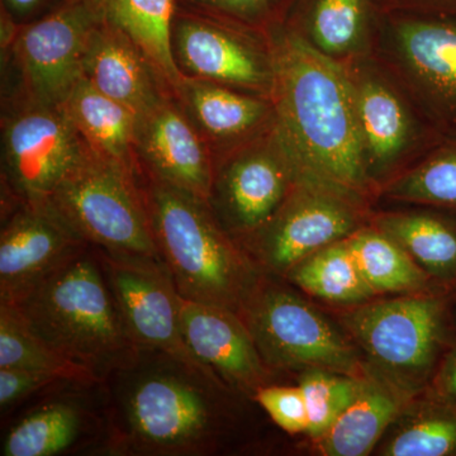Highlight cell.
<instances>
[{
    "mask_svg": "<svg viewBox=\"0 0 456 456\" xmlns=\"http://www.w3.org/2000/svg\"><path fill=\"white\" fill-rule=\"evenodd\" d=\"M340 66L355 112L362 164L377 202L380 189L445 141L404 86L371 53Z\"/></svg>",
    "mask_w": 456,
    "mask_h": 456,
    "instance_id": "7",
    "label": "cell"
},
{
    "mask_svg": "<svg viewBox=\"0 0 456 456\" xmlns=\"http://www.w3.org/2000/svg\"><path fill=\"white\" fill-rule=\"evenodd\" d=\"M2 200L45 202L89 146L61 104L3 97Z\"/></svg>",
    "mask_w": 456,
    "mask_h": 456,
    "instance_id": "11",
    "label": "cell"
},
{
    "mask_svg": "<svg viewBox=\"0 0 456 456\" xmlns=\"http://www.w3.org/2000/svg\"><path fill=\"white\" fill-rule=\"evenodd\" d=\"M94 248L132 341L200 364L183 338L182 296L163 261Z\"/></svg>",
    "mask_w": 456,
    "mask_h": 456,
    "instance_id": "15",
    "label": "cell"
},
{
    "mask_svg": "<svg viewBox=\"0 0 456 456\" xmlns=\"http://www.w3.org/2000/svg\"><path fill=\"white\" fill-rule=\"evenodd\" d=\"M254 401L281 430L292 435L307 432V407L301 387L270 384L256 392Z\"/></svg>",
    "mask_w": 456,
    "mask_h": 456,
    "instance_id": "34",
    "label": "cell"
},
{
    "mask_svg": "<svg viewBox=\"0 0 456 456\" xmlns=\"http://www.w3.org/2000/svg\"><path fill=\"white\" fill-rule=\"evenodd\" d=\"M374 206L370 224L397 241L446 292L456 288V215L421 206Z\"/></svg>",
    "mask_w": 456,
    "mask_h": 456,
    "instance_id": "22",
    "label": "cell"
},
{
    "mask_svg": "<svg viewBox=\"0 0 456 456\" xmlns=\"http://www.w3.org/2000/svg\"><path fill=\"white\" fill-rule=\"evenodd\" d=\"M8 305L42 341L86 369L99 384L139 351L92 245Z\"/></svg>",
    "mask_w": 456,
    "mask_h": 456,
    "instance_id": "4",
    "label": "cell"
},
{
    "mask_svg": "<svg viewBox=\"0 0 456 456\" xmlns=\"http://www.w3.org/2000/svg\"><path fill=\"white\" fill-rule=\"evenodd\" d=\"M279 279L263 273L240 316L266 367L274 374L312 369L364 374L362 353L346 330Z\"/></svg>",
    "mask_w": 456,
    "mask_h": 456,
    "instance_id": "9",
    "label": "cell"
},
{
    "mask_svg": "<svg viewBox=\"0 0 456 456\" xmlns=\"http://www.w3.org/2000/svg\"><path fill=\"white\" fill-rule=\"evenodd\" d=\"M187 11L226 20L260 33L284 25L288 0H179Z\"/></svg>",
    "mask_w": 456,
    "mask_h": 456,
    "instance_id": "33",
    "label": "cell"
},
{
    "mask_svg": "<svg viewBox=\"0 0 456 456\" xmlns=\"http://www.w3.org/2000/svg\"><path fill=\"white\" fill-rule=\"evenodd\" d=\"M303 169L277 123L216 161L207 202L228 235L242 241L278 212Z\"/></svg>",
    "mask_w": 456,
    "mask_h": 456,
    "instance_id": "12",
    "label": "cell"
},
{
    "mask_svg": "<svg viewBox=\"0 0 456 456\" xmlns=\"http://www.w3.org/2000/svg\"><path fill=\"white\" fill-rule=\"evenodd\" d=\"M450 312H452V326L456 334V288L450 293Z\"/></svg>",
    "mask_w": 456,
    "mask_h": 456,
    "instance_id": "39",
    "label": "cell"
},
{
    "mask_svg": "<svg viewBox=\"0 0 456 456\" xmlns=\"http://www.w3.org/2000/svg\"><path fill=\"white\" fill-rule=\"evenodd\" d=\"M75 384L55 375L18 368H0V408L2 412L38 393ZM83 386V384H82Z\"/></svg>",
    "mask_w": 456,
    "mask_h": 456,
    "instance_id": "35",
    "label": "cell"
},
{
    "mask_svg": "<svg viewBox=\"0 0 456 456\" xmlns=\"http://www.w3.org/2000/svg\"><path fill=\"white\" fill-rule=\"evenodd\" d=\"M275 64L278 126L305 169L375 203L341 66L321 56L287 25L268 32Z\"/></svg>",
    "mask_w": 456,
    "mask_h": 456,
    "instance_id": "2",
    "label": "cell"
},
{
    "mask_svg": "<svg viewBox=\"0 0 456 456\" xmlns=\"http://www.w3.org/2000/svg\"><path fill=\"white\" fill-rule=\"evenodd\" d=\"M171 53L183 77L209 80L273 99L274 53L268 33L197 12H178L171 22Z\"/></svg>",
    "mask_w": 456,
    "mask_h": 456,
    "instance_id": "14",
    "label": "cell"
},
{
    "mask_svg": "<svg viewBox=\"0 0 456 456\" xmlns=\"http://www.w3.org/2000/svg\"><path fill=\"white\" fill-rule=\"evenodd\" d=\"M383 437L382 455L456 456V407L425 391L407 404Z\"/></svg>",
    "mask_w": 456,
    "mask_h": 456,
    "instance_id": "28",
    "label": "cell"
},
{
    "mask_svg": "<svg viewBox=\"0 0 456 456\" xmlns=\"http://www.w3.org/2000/svg\"><path fill=\"white\" fill-rule=\"evenodd\" d=\"M159 257L188 301L242 308L263 273L203 198L137 174Z\"/></svg>",
    "mask_w": 456,
    "mask_h": 456,
    "instance_id": "3",
    "label": "cell"
},
{
    "mask_svg": "<svg viewBox=\"0 0 456 456\" xmlns=\"http://www.w3.org/2000/svg\"><path fill=\"white\" fill-rule=\"evenodd\" d=\"M341 325L367 358V367L408 395L428 391L456 341L450 293L402 294L370 301L342 314Z\"/></svg>",
    "mask_w": 456,
    "mask_h": 456,
    "instance_id": "5",
    "label": "cell"
},
{
    "mask_svg": "<svg viewBox=\"0 0 456 456\" xmlns=\"http://www.w3.org/2000/svg\"><path fill=\"white\" fill-rule=\"evenodd\" d=\"M99 22L127 36L175 95L183 75L171 53V22L178 0H86Z\"/></svg>",
    "mask_w": 456,
    "mask_h": 456,
    "instance_id": "25",
    "label": "cell"
},
{
    "mask_svg": "<svg viewBox=\"0 0 456 456\" xmlns=\"http://www.w3.org/2000/svg\"><path fill=\"white\" fill-rule=\"evenodd\" d=\"M374 204L305 167L268 224L237 244L261 273L283 279L305 257L368 224Z\"/></svg>",
    "mask_w": 456,
    "mask_h": 456,
    "instance_id": "8",
    "label": "cell"
},
{
    "mask_svg": "<svg viewBox=\"0 0 456 456\" xmlns=\"http://www.w3.org/2000/svg\"><path fill=\"white\" fill-rule=\"evenodd\" d=\"M86 245L49 200L2 202L0 302H16Z\"/></svg>",
    "mask_w": 456,
    "mask_h": 456,
    "instance_id": "16",
    "label": "cell"
},
{
    "mask_svg": "<svg viewBox=\"0 0 456 456\" xmlns=\"http://www.w3.org/2000/svg\"><path fill=\"white\" fill-rule=\"evenodd\" d=\"M134 154L142 175L208 200L215 155L174 95L139 116Z\"/></svg>",
    "mask_w": 456,
    "mask_h": 456,
    "instance_id": "17",
    "label": "cell"
},
{
    "mask_svg": "<svg viewBox=\"0 0 456 456\" xmlns=\"http://www.w3.org/2000/svg\"><path fill=\"white\" fill-rule=\"evenodd\" d=\"M75 128L95 154L137 171L139 116L80 77L61 104Z\"/></svg>",
    "mask_w": 456,
    "mask_h": 456,
    "instance_id": "26",
    "label": "cell"
},
{
    "mask_svg": "<svg viewBox=\"0 0 456 456\" xmlns=\"http://www.w3.org/2000/svg\"><path fill=\"white\" fill-rule=\"evenodd\" d=\"M377 203L421 206L456 215V141H445L380 189Z\"/></svg>",
    "mask_w": 456,
    "mask_h": 456,
    "instance_id": "30",
    "label": "cell"
},
{
    "mask_svg": "<svg viewBox=\"0 0 456 456\" xmlns=\"http://www.w3.org/2000/svg\"><path fill=\"white\" fill-rule=\"evenodd\" d=\"M103 439L98 454L209 456L227 449L239 426V402L202 365L139 347L99 384Z\"/></svg>",
    "mask_w": 456,
    "mask_h": 456,
    "instance_id": "1",
    "label": "cell"
},
{
    "mask_svg": "<svg viewBox=\"0 0 456 456\" xmlns=\"http://www.w3.org/2000/svg\"><path fill=\"white\" fill-rule=\"evenodd\" d=\"M395 7L419 9L436 13L456 16V0H407V3Z\"/></svg>",
    "mask_w": 456,
    "mask_h": 456,
    "instance_id": "38",
    "label": "cell"
},
{
    "mask_svg": "<svg viewBox=\"0 0 456 456\" xmlns=\"http://www.w3.org/2000/svg\"><path fill=\"white\" fill-rule=\"evenodd\" d=\"M99 20L86 0H65L46 16L17 26L2 41L3 66L16 83L3 97L22 94L42 103L62 104L83 77V61Z\"/></svg>",
    "mask_w": 456,
    "mask_h": 456,
    "instance_id": "13",
    "label": "cell"
},
{
    "mask_svg": "<svg viewBox=\"0 0 456 456\" xmlns=\"http://www.w3.org/2000/svg\"><path fill=\"white\" fill-rule=\"evenodd\" d=\"M180 325L193 358L228 388L254 399L274 380L239 314L182 297Z\"/></svg>",
    "mask_w": 456,
    "mask_h": 456,
    "instance_id": "18",
    "label": "cell"
},
{
    "mask_svg": "<svg viewBox=\"0 0 456 456\" xmlns=\"http://www.w3.org/2000/svg\"><path fill=\"white\" fill-rule=\"evenodd\" d=\"M413 395L365 365L362 391L318 441L327 456H364L377 448Z\"/></svg>",
    "mask_w": 456,
    "mask_h": 456,
    "instance_id": "24",
    "label": "cell"
},
{
    "mask_svg": "<svg viewBox=\"0 0 456 456\" xmlns=\"http://www.w3.org/2000/svg\"><path fill=\"white\" fill-rule=\"evenodd\" d=\"M428 391L456 407V341L441 360Z\"/></svg>",
    "mask_w": 456,
    "mask_h": 456,
    "instance_id": "36",
    "label": "cell"
},
{
    "mask_svg": "<svg viewBox=\"0 0 456 456\" xmlns=\"http://www.w3.org/2000/svg\"><path fill=\"white\" fill-rule=\"evenodd\" d=\"M47 200L89 245L160 260L137 171L88 149Z\"/></svg>",
    "mask_w": 456,
    "mask_h": 456,
    "instance_id": "10",
    "label": "cell"
},
{
    "mask_svg": "<svg viewBox=\"0 0 456 456\" xmlns=\"http://www.w3.org/2000/svg\"><path fill=\"white\" fill-rule=\"evenodd\" d=\"M102 407L86 406L77 395L40 402L17 419L3 437V456H55L86 449L103 439Z\"/></svg>",
    "mask_w": 456,
    "mask_h": 456,
    "instance_id": "20",
    "label": "cell"
},
{
    "mask_svg": "<svg viewBox=\"0 0 456 456\" xmlns=\"http://www.w3.org/2000/svg\"><path fill=\"white\" fill-rule=\"evenodd\" d=\"M347 242L362 277L377 294L446 292L397 241L369 222Z\"/></svg>",
    "mask_w": 456,
    "mask_h": 456,
    "instance_id": "27",
    "label": "cell"
},
{
    "mask_svg": "<svg viewBox=\"0 0 456 456\" xmlns=\"http://www.w3.org/2000/svg\"><path fill=\"white\" fill-rule=\"evenodd\" d=\"M174 97L211 147L216 161L278 123L273 99L209 80L184 77Z\"/></svg>",
    "mask_w": 456,
    "mask_h": 456,
    "instance_id": "19",
    "label": "cell"
},
{
    "mask_svg": "<svg viewBox=\"0 0 456 456\" xmlns=\"http://www.w3.org/2000/svg\"><path fill=\"white\" fill-rule=\"evenodd\" d=\"M370 53L404 86L444 141H456V16L378 7Z\"/></svg>",
    "mask_w": 456,
    "mask_h": 456,
    "instance_id": "6",
    "label": "cell"
},
{
    "mask_svg": "<svg viewBox=\"0 0 456 456\" xmlns=\"http://www.w3.org/2000/svg\"><path fill=\"white\" fill-rule=\"evenodd\" d=\"M374 0H308L285 25L312 50L341 65L371 50Z\"/></svg>",
    "mask_w": 456,
    "mask_h": 456,
    "instance_id": "23",
    "label": "cell"
},
{
    "mask_svg": "<svg viewBox=\"0 0 456 456\" xmlns=\"http://www.w3.org/2000/svg\"><path fill=\"white\" fill-rule=\"evenodd\" d=\"M362 375L335 373V371H303L301 387L307 407L308 428L305 434L320 440L349 408L362 391Z\"/></svg>",
    "mask_w": 456,
    "mask_h": 456,
    "instance_id": "32",
    "label": "cell"
},
{
    "mask_svg": "<svg viewBox=\"0 0 456 456\" xmlns=\"http://www.w3.org/2000/svg\"><path fill=\"white\" fill-rule=\"evenodd\" d=\"M53 0H4L7 18L16 26H25L46 16Z\"/></svg>",
    "mask_w": 456,
    "mask_h": 456,
    "instance_id": "37",
    "label": "cell"
},
{
    "mask_svg": "<svg viewBox=\"0 0 456 456\" xmlns=\"http://www.w3.org/2000/svg\"><path fill=\"white\" fill-rule=\"evenodd\" d=\"M283 279L308 296L338 305L355 307L377 297L362 277L347 239L305 257Z\"/></svg>",
    "mask_w": 456,
    "mask_h": 456,
    "instance_id": "29",
    "label": "cell"
},
{
    "mask_svg": "<svg viewBox=\"0 0 456 456\" xmlns=\"http://www.w3.org/2000/svg\"><path fill=\"white\" fill-rule=\"evenodd\" d=\"M0 368L27 369L66 382L98 386L97 378L57 353L26 325L13 305L0 302Z\"/></svg>",
    "mask_w": 456,
    "mask_h": 456,
    "instance_id": "31",
    "label": "cell"
},
{
    "mask_svg": "<svg viewBox=\"0 0 456 456\" xmlns=\"http://www.w3.org/2000/svg\"><path fill=\"white\" fill-rule=\"evenodd\" d=\"M83 77L137 116L171 95L134 42L101 22L90 35L84 55Z\"/></svg>",
    "mask_w": 456,
    "mask_h": 456,
    "instance_id": "21",
    "label": "cell"
}]
</instances>
